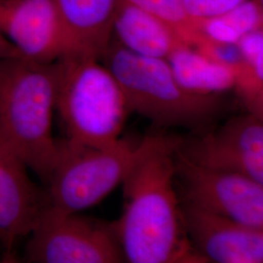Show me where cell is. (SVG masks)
<instances>
[{
	"mask_svg": "<svg viewBox=\"0 0 263 263\" xmlns=\"http://www.w3.org/2000/svg\"><path fill=\"white\" fill-rule=\"evenodd\" d=\"M16 56H20L16 49L10 44L7 39L4 37L0 32V61Z\"/></svg>",
	"mask_w": 263,
	"mask_h": 263,
	"instance_id": "obj_19",
	"label": "cell"
},
{
	"mask_svg": "<svg viewBox=\"0 0 263 263\" xmlns=\"http://www.w3.org/2000/svg\"><path fill=\"white\" fill-rule=\"evenodd\" d=\"M167 61L178 81L189 91L220 95L234 88L233 67L217 63L192 46L179 48Z\"/></svg>",
	"mask_w": 263,
	"mask_h": 263,
	"instance_id": "obj_14",
	"label": "cell"
},
{
	"mask_svg": "<svg viewBox=\"0 0 263 263\" xmlns=\"http://www.w3.org/2000/svg\"><path fill=\"white\" fill-rule=\"evenodd\" d=\"M120 85L130 112L158 128L207 131L224 111L220 95L199 94L179 83L166 59L136 54L118 41L102 60Z\"/></svg>",
	"mask_w": 263,
	"mask_h": 263,
	"instance_id": "obj_3",
	"label": "cell"
},
{
	"mask_svg": "<svg viewBox=\"0 0 263 263\" xmlns=\"http://www.w3.org/2000/svg\"><path fill=\"white\" fill-rule=\"evenodd\" d=\"M69 38L72 55L102 60L111 42L120 0H53Z\"/></svg>",
	"mask_w": 263,
	"mask_h": 263,
	"instance_id": "obj_12",
	"label": "cell"
},
{
	"mask_svg": "<svg viewBox=\"0 0 263 263\" xmlns=\"http://www.w3.org/2000/svg\"><path fill=\"white\" fill-rule=\"evenodd\" d=\"M241 60L233 66L234 88L247 112L263 118V28L237 42Z\"/></svg>",
	"mask_w": 263,
	"mask_h": 263,
	"instance_id": "obj_15",
	"label": "cell"
},
{
	"mask_svg": "<svg viewBox=\"0 0 263 263\" xmlns=\"http://www.w3.org/2000/svg\"><path fill=\"white\" fill-rule=\"evenodd\" d=\"M57 64L56 111L66 139L95 147L115 143L130 110L112 73L86 55L66 56Z\"/></svg>",
	"mask_w": 263,
	"mask_h": 263,
	"instance_id": "obj_4",
	"label": "cell"
},
{
	"mask_svg": "<svg viewBox=\"0 0 263 263\" xmlns=\"http://www.w3.org/2000/svg\"><path fill=\"white\" fill-rule=\"evenodd\" d=\"M28 170L0 139V244L8 255L30 235L50 206L46 189L31 180Z\"/></svg>",
	"mask_w": 263,
	"mask_h": 263,
	"instance_id": "obj_11",
	"label": "cell"
},
{
	"mask_svg": "<svg viewBox=\"0 0 263 263\" xmlns=\"http://www.w3.org/2000/svg\"><path fill=\"white\" fill-rule=\"evenodd\" d=\"M24 259L31 263L123 262L115 224L48 208L28 236Z\"/></svg>",
	"mask_w": 263,
	"mask_h": 263,
	"instance_id": "obj_6",
	"label": "cell"
},
{
	"mask_svg": "<svg viewBox=\"0 0 263 263\" xmlns=\"http://www.w3.org/2000/svg\"><path fill=\"white\" fill-rule=\"evenodd\" d=\"M58 64L23 57L0 61V139L45 184L55 167Z\"/></svg>",
	"mask_w": 263,
	"mask_h": 263,
	"instance_id": "obj_2",
	"label": "cell"
},
{
	"mask_svg": "<svg viewBox=\"0 0 263 263\" xmlns=\"http://www.w3.org/2000/svg\"><path fill=\"white\" fill-rule=\"evenodd\" d=\"M203 34L210 40L237 44L246 34L263 28L262 0H246L226 14L201 23Z\"/></svg>",
	"mask_w": 263,
	"mask_h": 263,
	"instance_id": "obj_16",
	"label": "cell"
},
{
	"mask_svg": "<svg viewBox=\"0 0 263 263\" xmlns=\"http://www.w3.org/2000/svg\"><path fill=\"white\" fill-rule=\"evenodd\" d=\"M179 137H144L123 179L124 207L114 221L125 261L207 263L188 239L175 183Z\"/></svg>",
	"mask_w": 263,
	"mask_h": 263,
	"instance_id": "obj_1",
	"label": "cell"
},
{
	"mask_svg": "<svg viewBox=\"0 0 263 263\" xmlns=\"http://www.w3.org/2000/svg\"><path fill=\"white\" fill-rule=\"evenodd\" d=\"M175 167L180 201L263 229V183L240 174L198 165L178 148Z\"/></svg>",
	"mask_w": 263,
	"mask_h": 263,
	"instance_id": "obj_7",
	"label": "cell"
},
{
	"mask_svg": "<svg viewBox=\"0 0 263 263\" xmlns=\"http://www.w3.org/2000/svg\"><path fill=\"white\" fill-rule=\"evenodd\" d=\"M0 32L30 61L51 64L72 55L53 0H0Z\"/></svg>",
	"mask_w": 263,
	"mask_h": 263,
	"instance_id": "obj_9",
	"label": "cell"
},
{
	"mask_svg": "<svg viewBox=\"0 0 263 263\" xmlns=\"http://www.w3.org/2000/svg\"><path fill=\"white\" fill-rule=\"evenodd\" d=\"M113 33L122 46L142 56L167 60L179 48L190 46L166 22L125 0L116 10Z\"/></svg>",
	"mask_w": 263,
	"mask_h": 263,
	"instance_id": "obj_13",
	"label": "cell"
},
{
	"mask_svg": "<svg viewBox=\"0 0 263 263\" xmlns=\"http://www.w3.org/2000/svg\"><path fill=\"white\" fill-rule=\"evenodd\" d=\"M163 20L175 28L188 45L196 47L208 39L201 24L188 17L183 0H125Z\"/></svg>",
	"mask_w": 263,
	"mask_h": 263,
	"instance_id": "obj_17",
	"label": "cell"
},
{
	"mask_svg": "<svg viewBox=\"0 0 263 263\" xmlns=\"http://www.w3.org/2000/svg\"><path fill=\"white\" fill-rule=\"evenodd\" d=\"M196 135L179 140L178 149L186 158L263 183V118L246 111Z\"/></svg>",
	"mask_w": 263,
	"mask_h": 263,
	"instance_id": "obj_8",
	"label": "cell"
},
{
	"mask_svg": "<svg viewBox=\"0 0 263 263\" xmlns=\"http://www.w3.org/2000/svg\"><path fill=\"white\" fill-rule=\"evenodd\" d=\"M246 0H183L184 10L191 19L201 23L226 14Z\"/></svg>",
	"mask_w": 263,
	"mask_h": 263,
	"instance_id": "obj_18",
	"label": "cell"
},
{
	"mask_svg": "<svg viewBox=\"0 0 263 263\" xmlns=\"http://www.w3.org/2000/svg\"><path fill=\"white\" fill-rule=\"evenodd\" d=\"M183 226L194 250L208 262H263V229L180 201Z\"/></svg>",
	"mask_w": 263,
	"mask_h": 263,
	"instance_id": "obj_10",
	"label": "cell"
},
{
	"mask_svg": "<svg viewBox=\"0 0 263 263\" xmlns=\"http://www.w3.org/2000/svg\"><path fill=\"white\" fill-rule=\"evenodd\" d=\"M140 142L125 137L95 147L57 140L56 164L46 183L50 208L73 214L97 206L122 183Z\"/></svg>",
	"mask_w": 263,
	"mask_h": 263,
	"instance_id": "obj_5",
	"label": "cell"
}]
</instances>
